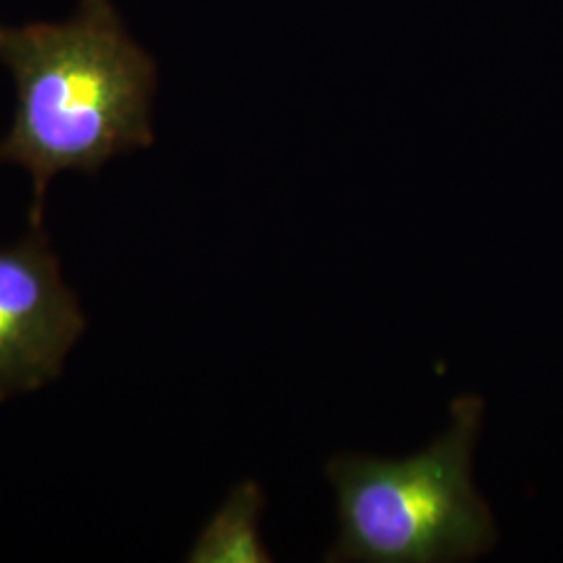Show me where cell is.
Listing matches in <instances>:
<instances>
[{
    "label": "cell",
    "instance_id": "obj_1",
    "mask_svg": "<svg viewBox=\"0 0 563 563\" xmlns=\"http://www.w3.org/2000/svg\"><path fill=\"white\" fill-rule=\"evenodd\" d=\"M0 60L18 88L0 163H18L32 176L30 228L44 222L57 174H92L155 141L157 67L128 36L109 0H81L65 23L0 25Z\"/></svg>",
    "mask_w": 563,
    "mask_h": 563
},
{
    "label": "cell",
    "instance_id": "obj_2",
    "mask_svg": "<svg viewBox=\"0 0 563 563\" xmlns=\"http://www.w3.org/2000/svg\"><path fill=\"white\" fill-rule=\"evenodd\" d=\"M484 407L478 395L457 397L449 430L409 457L346 453L325 463L341 534L323 562L457 563L486 555L497 526L472 474Z\"/></svg>",
    "mask_w": 563,
    "mask_h": 563
},
{
    "label": "cell",
    "instance_id": "obj_3",
    "mask_svg": "<svg viewBox=\"0 0 563 563\" xmlns=\"http://www.w3.org/2000/svg\"><path fill=\"white\" fill-rule=\"evenodd\" d=\"M86 323L44 225L0 249V402L57 380Z\"/></svg>",
    "mask_w": 563,
    "mask_h": 563
},
{
    "label": "cell",
    "instance_id": "obj_4",
    "mask_svg": "<svg viewBox=\"0 0 563 563\" xmlns=\"http://www.w3.org/2000/svg\"><path fill=\"white\" fill-rule=\"evenodd\" d=\"M265 495L255 481L232 488L222 507L202 526L188 553L190 563H267L269 549L263 544L262 514Z\"/></svg>",
    "mask_w": 563,
    "mask_h": 563
}]
</instances>
